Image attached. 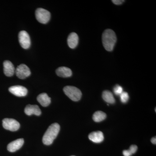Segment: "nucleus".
Here are the masks:
<instances>
[{"mask_svg":"<svg viewBox=\"0 0 156 156\" xmlns=\"http://www.w3.org/2000/svg\"><path fill=\"white\" fill-rule=\"evenodd\" d=\"M115 95L120 96L121 94L123 92L122 87L119 85H116L113 89Z\"/></svg>","mask_w":156,"mask_h":156,"instance_id":"nucleus-19","label":"nucleus"},{"mask_svg":"<svg viewBox=\"0 0 156 156\" xmlns=\"http://www.w3.org/2000/svg\"><path fill=\"white\" fill-rule=\"evenodd\" d=\"M9 92L15 96L23 97L27 95V89L25 87L21 86H13L9 88Z\"/></svg>","mask_w":156,"mask_h":156,"instance_id":"nucleus-8","label":"nucleus"},{"mask_svg":"<svg viewBox=\"0 0 156 156\" xmlns=\"http://www.w3.org/2000/svg\"><path fill=\"white\" fill-rule=\"evenodd\" d=\"M16 76L20 79H24L28 77L31 74L29 68L25 64H21L17 66L15 70Z\"/></svg>","mask_w":156,"mask_h":156,"instance_id":"nucleus-6","label":"nucleus"},{"mask_svg":"<svg viewBox=\"0 0 156 156\" xmlns=\"http://www.w3.org/2000/svg\"><path fill=\"white\" fill-rule=\"evenodd\" d=\"M151 141L152 143L153 144H156V136L155 137H153L151 140Z\"/></svg>","mask_w":156,"mask_h":156,"instance_id":"nucleus-23","label":"nucleus"},{"mask_svg":"<svg viewBox=\"0 0 156 156\" xmlns=\"http://www.w3.org/2000/svg\"><path fill=\"white\" fill-rule=\"evenodd\" d=\"M24 112L26 114L29 116L32 115L39 116L41 114V109L39 108V106L37 105H27L24 110Z\"/></svg>","mask_w":156,"mask_h":156,"instance_id":"nucleus-11","label":"nucleus"},{"mask_svg":"<svg viewBox=\"0 0 156 156\" xmlns=\"http://www.w3.org/2000/svg\"><path fill=\"white\" fill-rule=\"evenodd\" d=\"M79 42V37L75 33H72L69 35L67 39V43L70 48L74 49L77 46Z\"/></svg>","mask_w":156,"mask_h":156,"instance_id":"nucleus-13","label":"nucleus"},{"mask_svg":"<svg viewBox=\"0 0 156 156\" xmlns=\"http://www.w3.org/2000/svg\"><path fill=\"white\" fill-rule=\"evenodd\" d=\"M123 154L124 156H131L132 155L129 150L123 151Z\"/></svg>","mask_w":156,"mask_h":156,"instance_id":"nucleus-22","label":"nucleus"},{"mask_svg":"<svg viewBox=\"0 0 156 156\" xmlns=\"http://www.w3.org/2000/svg\"><path fill=\"white\" fill-rule=\"evenodd\" d=\"M102 98L105 101L109 104H112L115 102V100L112 93L107 90L104 91L102 93Z\"/></svg>","mask_w":156,"mask_h":156,"instance_id":"nucleus-16","label":"nucleus"},{"mask_svg":"<svg viewBox=\"0 0 156 156\" xmlns=\"http://www.w3.org/2000/svg\"><path fill=\"white\" fill-rule=\"evenodd\" d=\"M63 91L65 94L73 101H78L82 97V94L80 90L76 87L66 86L63 89Z\"/></svg>","mask_w":156,"mask_h":156,"instance_id":"nucleus-3","label":"nucleus"},{"mask_svg":"<svg viewBox=\"0 0 156 156\" xmlns=\"http://www.w3.org/2000/svg\"><path fill=\"white\" fill-rule=\"evenodd\" d=\"M37 100L40 104L44 107L48 106L51 102V98L46 93L40 94L37 97Z\"/></svg>","mask_w":156,"mask_h":156,"instance_id":"nucleus-15","label":"nucleus"},{"mask_svg":"<svg viewBox=\"0 0 156 156\" xmlns=\"http://www.w3.org/2000/svg\"><path fill=\"white\" fill-rule=\"evenodd\" d=\"M20 44L23 49H27L31 44L30 39L28 34L26 31H21L18 35Z\"/></svg>","mask_w":156,"mask_h":156,"instance_id":"nucleus-7","label":"nucleus"},{"mask_svg":"<svg viewBox=\"0 0 156 156\" xmlns=\"http://www.w3.org/2000/svg\"><path fill=\"white\" fill-rule=\"evenodd\" d=\"M60 131V126L58 123L52 124L49 126L43 137V143L45 145H50L56 139Z\"/></svg>","mask_w":156,"mask_h":156,"instance_id":"nucleus-1","label":"nucleus"},{"mask_svg":"<svg viewBox=\"0 0 156 156\" xmlns=\"http://www.w3.org/2000/svg\"><path fill=\"white\" fill-rule=\"evenodd\" d=\"M2 122L3 128L9 131H16L20 127V123L14 119H5L3 120Z\"/></svg>","mask_w":156,"mask_h":156,"instance_id":"nucleus-5","label":"nucleus"},{"mask_svg":"<svg viewBox=\"0 0 156 156\" xmlns=\"http://www.w3.org/2000/svg\"><path fill=\"white\" fill-rule=\"evenodd\" d=\"M89 138L92 142L100 143L103 141L104 136L101 131H97L90 133L89 135Z\"/></svg>","mask_w":156,"mask_h":156,"instance_id":"nucleus-12","label":"nucleus"},{"mask_svg":"<svg viewBox=\"0 0 156 156\" xmlns=\"http://www.w3.org/2000/svg\"><path fill=\"white\" fill-rule=\"evenodd\" d=\"M35 15L37 20L43 24H45L49 22L50 18V12L48 10L42 8L37 9Z\"/></svg>","mask_w":156,"mask_h":156,"instance_id":"nucleus-4","label":"nucleus"},{"mask_svg":"<svg viewBox=\"0 0 156 156\" xmlns=\"http://www.w3.org/2000/svg\"><path fill=\"white\" fill-rule=\"evenodd\" d=\"M120 100L123 103H126L129 100V97L127 92H123L120 95Z\"/></svg>","mask_w":156,"mask_h":156,"instance_id":"nucleus-18","label":"nucleus"},{"mask_svg":"<svg viewBox=\"0 0 156 156\" xmlns=\"http://www.w3.org/2000/svg\"><path fill=\"white\" fill-rule=\"evenodd\" d=\"M4 73L8 77L12 76L14 75L15 69L12 62L9 60H6L4 62Z\"/></svg>","mask_w":156,"mask_h":156,"instance_id":"nucleus-10","label":"nucleus"},{"mask_svg":"<svg viewBox=\"0 0 156 156\" xmlns=\"http://www.w3.org/2000/svg\"><path fill=\"white\" fill-rule=\"evenodd\" d=\"M23 144L24 140L23 138L17 139L9 143L7 147V149L9 151L14 152L22 147Z\"/></svg>","mask_w":156,"mask_h":156,"instance_id":"nucleus-9","label":"nucleus"},{"mask_svg":"<svg viewBox=\"0 0 156 156\" xmlns=\"http://www.w3.org/2000/svg\"></svg>","mask_w":156,"mask_h":156,"instance_id":"nucleus-24","label":"nucleus"},{"mask_svg":"<svg viewBox=\"0 0 156 156\" xmlns=\"http://www.w3.org/2000/svg\"><path fill=\"white\" fill-rule=\"evenodd\" d=\"M106 118V114L101 111L95 112L93 115V119L96 122H101L105 119Z\"/></svg>","mask_w":156,"mask_h":156,"instance_id":"nucleus-17","label":"nucleus"},{"mask_svg":"<svg viewBox=\"0 0 156 156\" xmlns=\"http://www.w3.org/2000/svg\"><path fill=\"white\" fill-rule=\"evenodd\" d=\"M102 41L105 49L108 51H112L113 50L117 41L115 32L111 29L105 30L102 34Z\"/></svg>","mask_w":156,"mask_h":156,"instance_id":"nucleus-2","label":"nucleus"},{"mask_svg":"<svg viewBox=\"0 0 156 156\" xmlns=\"http://www.w3.org/2000/svg\"><path fill=\"white\" fill-rule=\"evenodd\" d=\"M56 73L58 76L63 78L69 77L72 75V72L69 68L60 67L56 70Z\"/></svg>","mask_w":156,"mask_h":156,"instance_id":"nucleus-14","label":"nucleus"},{"mask_svg":"<svg viewBox=\"0 0 156 156\" xmlns=\"http://www.w3.org/2000/svg\"><path fill=\"white\" fill-rule=\"evenodd\" d=\"M112 2L115 5H120L122 4L124 2H125V1H123V0H113V1H112Z\"/></svg>","mask_w":156,"mask_h":156,"instance_id":"nucleus-21","label":"nucleus"},{"mask_svg":"<svg viewBox=\"0 0 156 156\" xmlns=\"http://www.w3.org/2000/svg\"><path fill=\"white\" fill-rule=\"evenodd\" d=\"M137 150V147L136 146V145H132L130 147V148H129V151H130V152L132 154L135 153L136 151Z\"/></svg>","mask_w":156,"mask_h":156,"instance_id":"nucleus-20","label":"nucleus"}]
</instances>
